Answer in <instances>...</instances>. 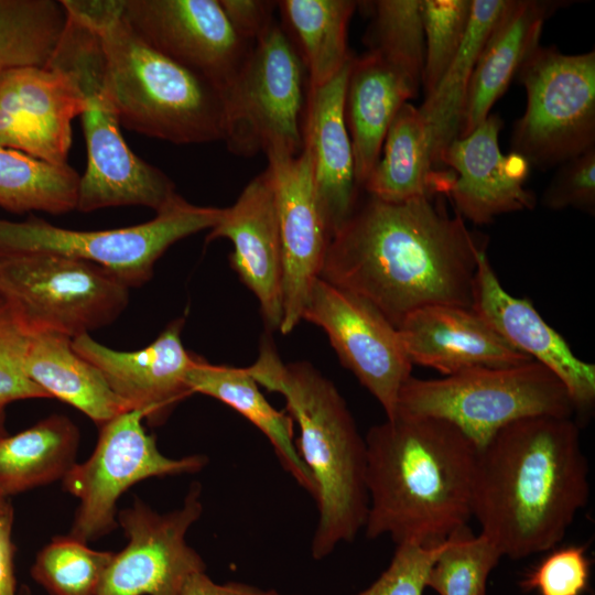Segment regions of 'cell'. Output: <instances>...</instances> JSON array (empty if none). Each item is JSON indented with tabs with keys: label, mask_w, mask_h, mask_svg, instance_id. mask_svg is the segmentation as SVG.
<instances>
[{
	"label": "cell",
	"mask_w": 595,
	"mask_h": 595,
	"mask_svg": "<svg viewBox=\"0 0 595 595\" xmlns=\"http://www.w3.org/2000/svg\"><path fill=\"white\" fill-rule=\"evenodd\" d=\"M232 244L229 262L256 295L266 325L280 329L283 307V255L272 178L269 170L255 176L236 202L223 208L206 240Z\"/></svg>",
	"instance_id": "cell-19"
},
{
	"label": "cell",
	"mask_w": 595,
	"mask_h": 595,
	"mask_svg": "<svg viewBox=\"0 0 595 595\" xmlns=\"http://www.w3.org/2000/svg\"><path fill=\"white\" fill-rule=\"evenodd\" d=\"M25 370L48 397L78 409L100 426L130 410L101 372L74 350L69 337L52 333L30 335Z\"/></svg>",
	"instance_id": "cell-28"
},
{
	"label": "cell",
	"mask_w": 595,
	"mask_h": 595,
	"mask_svg": "<svg viewBox=\"0 0 595 595\" xmlns=\"http://www.w3.org/2000/svg\"><path fill=\"white\" fill-rule=\"evenodd\" d=\"M541 203L552 210L572 207L594 215L595 147L560 164Z\"/></svg>",
	"instance_id": "cell-41"
},
{
	"label": "cell",
	"mask_w": 595,
	"mask_h": 595,
	"mask_svg": "<svg viewBox=\"0 0 595 595\" xmlns=\"http://www.w3.org/2000/svg\"><path fill=\"white\" fill-rule=\"evenodd\" d=\"M223 208L197 206L182 196L147 223L106 230H72L41 218L0 219V257L54 253L97 264L129 289L149 281L156 260L175 242L212 229Z\"/></svg>",
	"instance_id": "cell-10"
},
{
	"label": "cell",
	"mask_w": 595,
	"mask_h": 595,
	"mask_svg": "<svg viewBox=\"0 0 595 595\" xmlns=\"http://www.w3.org/2000/svg\"><path fill=\"white\" fill-rule=\"evenodd\" d=\"M397 411L445 420L480 450L515 421L541 415L573 418L576 409L562 381L531 360L509 367H475L437 379L411 376L400 390Z\"/></svg>",
	"instance_id": "cell-7"
},
{
	"label": "cell",
	"mask_w": 595,
	"mask_h": 595,
	"mask_svg": "<svg viewBox=\"0 0 595 595\" xmlns=\"http://www.w3.org/2000/svg\"><path fill=\"white\" fill-rule=\"evenodd\" d=\"M472 309L508 344L550 369L565 386L576 412L591 410L595 401V366L573 354L530 300L516 298L502 288L485 247L478 252Z\"/></svg>",
	"instance_id": "cell-20"
},
{
	"label": "cell",
	"mask_w": 595,
	"mask_h": 595,
	"mask_svg": "<svg viewBox=\"0 0 595 595\" xmlns=\"http://www.w3.org/2000/svg\"><path fill=\"white\" fill-rule=\"evenodd\" d=\"M186 383L192 393L212 397L252 423L271 443L281 466L315 498V482L295 448L293 419L271 405L246 367L213 365L195 357Z\"/></svg>",
	"instance_id": "cell-27"
},
{
	"label": "cell",
	"mask_w": 595,
	"mask_h": 595,
	"mask_svg": "<svg viewBox=\"0 0 595 595\" xmlns=\"http://www.w3.org/2000/svg\"><path fill=\"white\" fill-rule=\"evenodd\" d=\"M121 14L147 44L220 93L252 45L235 32L219 0H121Z\"/></svg>",
	"instance_id": "cell-15"
},
{
	"label": "cell",
	"mask_w": 595,
	"mask_h": 595,
	"mask_svg": "<svg viewBox=\"0 0 595 595\" xmlns=\"http://www.w3.org/2000/svg\"><path fill=\"white\" fill-rule=\"evenodd\" d=\"M184 318L171 322L147 347L109 348L89 334L72 339L74 350L93 364L130 410H140L151 425L165 421L173 408L193 394L186 374L194 363L182 343Z\"/></svg>",
	"instance_id": "cell-18"
},
{
	"label": "cell",
	"mask_w": 595,
	"mask_h": 595,
	"mask_svg": "<svg viewBox=\"0 0 595 595\" xmlns=\"http://www.w3.org/2000/svg\"><path fill=\"white\" fill-rule=\"evenodd\" d=\"M235 32L246 42L253 43L275 22L278 1L219 0Z\"/></svg>",
	"instance_id": "cell-42"
},
{
	"label": "cell",
	"mask_w": 595,
	"mask_h": 595,
	"mask_svg": "<svg viewBox=\"0 0 595 595\" xmlns=\"http://www.w3.org/2000/svg\"><path fill=\"white\" fill-rule=\"evenodd\" d=\"M588 498V464L573 418L520 419L478 450L472 517L502 556L558 547Z\"/></svg>",
	"instance_id": "cell-2"
},
{
	"label": "cell",
	"mask_w": 595,
	"mask_h": 595,
	"mask_svg": "<svg viewBox=\"0 0 595 595\" xmlns=\"http://www.w3.org/2000/svg\"><path fill=\"white\" fill-rule=\"evenodd\" d=\"M501 558L487 537L474 536L465 527L446 539L430 567L426 587L439 595H486L488 576Z\"/></svg>",
	"instance_id": "cell-36"
},
{
	"label": "cell",
	"mask_w": 595,
	"mask_h": 595,
	"mask_svg": "<svg viewBox=\"0 0 595 595\" xmlns=\"http://www.w3.org/2000/svg\"><path fill=\"white\" fill-rule=\"evenodd\" d=\"M445 541L436 545H422L415 541L397 544L388 567L355 595H423L430 567L444 549Z\"/></svg>",
	"instance_id": "cell-40"
},
{
	"label": "cell",
	"mask_w": 595,
	"mask_h": 595,
	"mask_svg": "<svg viewBox=\"0 0 595 595\" xmlns=\"http://www.w3.org/2000/svg\"><path fill=\"white\" fill-rule=\"evenodd\" d=\"M79 441L66 416L51 415L0 440V495L8 497L63 478L75 464Z\"/></svg>",
	"instance_id": "cell-31"
},
{
	"label": "cell",
	"mask_w": 595,
	"mask_h": 595,
	"mask_svg": "<svg viewBox=\"0 0 595 595\" xmlns=\"http://www.w3.org/2000/svg\"><path fill=\"white\" fill-rule=\"evenodd\" d=\"M283 255V307L280 332L291 333L314 282L320 278L331 235L322 215L306 149L298 155L267 153Z\"/></svg>",
	"instance_id": "cell-17"
},
{
	"label": "cell",
	"mask_w": 595,
	"mask_h": 595,
	"mask_svg": "<svg viewBox=\"0 0 595 595\" xmlns=\"http://www.w3.org/2000/svg\"><path fill=\"white\" fill-rule=\"evenodd\" d=\"M412 365L444 376L475 367H509L532 359L508 344L472 307L436 305L418 310L397 328Z\"/></svg>",
	"instance_id": "cell-22"
},
{
	"label": "cell",
	"mask_w": 595,
	"mask_h": 595,
	"mask_svg": "<svg viewBox=\"0 0 595 595\" xmlns=\"http://www.w3.org/2000/svg\"><path fill=\"white\" fill-rule=\"evenodd\" d=\"M507 3L508 0H472L470 20L459 51L419 108L430 138L433 169L444 166V154L458 138L477 58Z\"/></svg>",
	"instance_id": "cell-29"
},
{
	"label": "cell",
	"mask_w": 595,
	"mask_h": 595,
	"mask_svg": "<svg viewBox=\"0 0 595 595\" xmlns=\"http://www.w3.org/2000/svg\"><path fill=\"white\" fill-rule=\"evenodd\" d=\"M370 23L364 42L420 88L425 57L421 0L364 1Z\"/></svg>",
	"instance_id": "cell-34"
},
{
	"label": "cell",
	"mask_w": 595,
	"mask_h": 595,
	"mask_svg": "<svg viewBox=\"0 0 595 595\" xmlns=\"http://www.w3.org/2000/svg\"><path fill=\"white\" fill-rule=\"evenodd\" d=\"M6 407L0 405V440L8 435L7 429H6Z\"/></svg>",
	"instance_id": "cell-45"
},
{
	"label": "cell",
	"mask_w": 595,
	"mask_h": 595,
	"mask_svg": "<svg viewBox=\"0 0 595 595\" xmlns=\"http://www.w3.org/2000/svg\"><path fill=\"white\" fill-rule=\"evenodd\" d=\"M0 295L29 335L71 339L116 321L129 288L104 268L54 253L0 257Z\"/></svg>",
	"instance_id": "cell-9"
},
{
	"label": "cell",
	"mask_w": 595,
	"mask_h": 595,
	"mask_svg": "<svg viewBox=\"0 0 595 595\" xmlns=\"http://www.w3.org/2000/svg\"><path fill=\"white\" fill-rule=\"evenodd\" d=\"M454 178V172L434 171L425 122L419 108L405 102L393 118L380 158L361 190L383 202L402 203L447 196Z\"/></svg>",
	"instance_id": "cell-26"
},
{
	"label": "cell",
	"mask_w": 595,
	"mask_h": 595,
	"mask_svg": "<svg viewBox=\"0 0 595 595\" xmlns=\"http://www.w3.org/2000/svg\"><path fill=\"white\" fill-rule=\"evenodd\" d=\"M556 1L508 0L477 58L469 83L458 138L469 134L506 93L520 67L539 46Z\"/></svg>",
	"instance_id": "cell-24"
},
{
	"label": "cell",
	"mask_w": 595,
	"mask_h": 595,
	"mask_svg": "<svg viewBox=\"0 0 595 595\" xmlns=\"http://www.w3.org/2000/svg\"><path fill=\"white\" fill-rule=\"evenodd\" d=\"M246 369L260 387L284 398L298 423L295 448L316 485L318 521L311 552L322 560L365 526V437L336 386L307 361L285 364L269 338H262L257 360Z\"/></svg>",
	"instance_id": "cell-4"
},
{
	"label": "cell",
	"mask_w": 595,
	"mask_h": 595,
	"mask_svg": "<svg viewBox=\"0 0 595 595\" xmlns=\"http://www.w3.org/2000/svg\"><path fill=\"white\" fill-rule=\"evenodd\" d=\"M478 245L444 196L359 201L333 235L320 278L375 306L397 328L436 305L472 307Z\"/></svg>",
	"instance_id": "cell-1"
},
{
	"label": "cell",
	"mask_w": 595,
	"mask_h": 595,
	"mask_svg": "<svg viewBox=\"0 0 595 595\" xmlns=\"http://www.w3.org/2000/svg\"><path fill=\"white\" fill-rule=\"evenodd\" d=\"M98 37L106 86L121 127L174 144L224 140L219 89L147 44L126 22L121 0H62Z\"/></svg>",
	"instance_id": "cell-5"
},
{
	"label": "cell",
	"mask_w": 595,
	"mask_h": 595,
	"mask_svg": "<svg viewBox=\"0 0 595 595\" xmlns=\"http://www.w3.org/2000/svg\"><path fill=\"white\" fill-rule=\"evenodd\" d=\"M516 77L527 106L515 122L511 152L548 169L595 147L594 51L569 55L539 45Z\"/></svg>",
	"instance_id": "cell-11"
},
{
	"label": "cell",
	"mask_w": 595,
	"mask_h": 595,
	"mask_svg": "<svg viewBox=\"0 0 595 595\" xmlns=\"http://www.w3.org/2000/svg\"><path fill=\"white\" fill-rule=\"evenodd\" d=\"M143 420L142 411L128 410L102 424L90 457L75 463L62 478L64 488L79 500L69 536L87 543L110 532L118 523L119 497L138 482L196 473L207 464L204 455H163Z\"/></svg>",
	"instance_id": "cell-12"
},
{
	"label": "cell",
	"mask_w": 595,
	"mask_h": 595,
	"mask_svg": "<svg viewBox=\"0 0 595 595\" xmlns=\"http://www.w3.org/2000/svg\"><path fill=\"white\" fill-rule=\"evenodd\" d=\"M30 335L4 302L0 310V405L35 398H50L25 370Z\"/></svg>",
	"instance_id": "cell-39"
},
{
	"label": "cell",
	"mask_w": 595,
	"mask_h": 595,
	"mask_svg": "<svg viewBox=\"0 0 595 595\" xmlns=\"http://www.w3.org/2000/svg\"><path fill=\"white\" fill-rule=\"evenodd\" d=\"M472 0H421L425 40L422 74L424 96L433 91L465 39Z\"/></svg>",
	"instance_id": "cell-37"
},
{
	"label": "cell",
	"mask_w": 595,
	"mask_h": 595,
	"mask_svg": "<svg viewBox=\"0 0 595 595\" xmlns=\"http://www.w3.org/2000/svg\"><path fill=\"white\" fill-rule=\"evenodd\" d=\"M365 442L368 539L436 545L467 527L478 448L461 430L397 411Z\"/></svg>",
	"instance_id": "cell-3"
},
{
	"label": "cell",
	"mask_w": 595,
	"mask_h": 595,
	"mask_svg": "<svg viewBox=\"0 0 595 595\" xmlns=\"http://www.w3.org/2000/svg\"><path fill=\"white\" fill-rule=\"evenodd\" d=\"M85 107L75 80L56 66L2 72L0 145L51 164H68L72 121L82 116Z\"/></svg>",
	"instance_id": "cell-16"
},
{
	"label": "cell",
	"mask_w": 595,
	"mask_h": 595,
	"mask_svg": "<svg viewBox=\"0 0 595 595\" xmlns=\"http://www.w3.org/2000/svg\"><path fill=\"white\" fill-rule=\"evenodd\" d=\"M181 595H281L275 589H262L240 582L215 583L205 571L188 576Z\"/></svg>",
	"instance_id": "cell-43"
},
{
	"label": "cell",
	"mask_w": 595,
	"mask_h": 595,
	"mask_svg": "<svg viewBox=\"0 0 595 595\" xmlns=\"http://www.w3.org/2000/svg\"><path fill=\"white\" fill-rule=\"evenodd\" d=\"M11 505L8 502V499L0 495V515L9 510Z\"/></svg>",
	"instance_id": "cell-46"
},
{
	"label": "cell",
	"mask_w": 595,
	"mask_h": 595,
	"mask_svg": "<svg viewBox=\"0 0 595 595\" xmlns=\"http://www.w3.org/2000/svg\"><path fill=\"white\" fill-rule=\"evenodd\" d=\"M113 554L56 537L39 552L31 575L51 595H97Z\"/></svg>",
	"instance_id": "cell-35"
},
{
	"label": "cell",
	"mask_w": 595,
	"mask_h": 595,
	"mask_svg": "<svg viewBox=\"0 0 595 595\" xmlns=\"http://www.w3.org/2000/svg\"><path fill=\"white\" fill-rule=\"evenodd\" d=\"M21 595H31V593L29 592V589L24 588L22 591Z\"/></svg>",
	"instance_id": "cell-47"
},
{
	"label": "cell",
	"mask_w": 595,
	"mask_h": 595,
	"mask_svg": "<svg viewBox=\"0 0 595 595\" xmlns=\"http://www.w3.org/2000/svg\"><path fill=\"white\" fill-rule=\"evenodd\" d=\"M68 13V12H67ZM47 65L66 72L85 99L82 113L87 166L80 176L76 209L144 206L155 213L178 195L173 181L140 159L121 134V125L106 86L97 35L68 14L60 43Z\"/></svg>",
	"instance_id": "cell-6"
},
{
	"label": "cell",
	"mask_w": 595,
	"mask_h": 595,
	"mask_svg": "<svg viewBox=\"0 0 595 595\" xmlns=\"http://www.w3.org/2000/svg\"><path fill=\"white\" fill-rule=\"evenodd\" d=\"M302 320L324 329L343 366L391 418L413 367L397 327L369 302L322 278L311 289Z\"/></svg>",
	"instance_id": "cell-14"
},
{
	"label": "cell",
	"mask_w": 595,
	"mask_h": 595,
	"mask_svg": "<svg viewBox=\"0 0 595 595\" xmlns=\"http://www.w3.org/2000/svg\"><path fill=\"white\" fill-rule=\"evenodd\" d=\"M3 305H4V300H3L2 296L0 295V310L2 309Z\"/></svg>",
	"instance_id": "cell-48"
},
{
	"label": "cell",
	"mask_w": 595,
	"mask_h": 595,
	"mask_svg": "<svg viewBox=\"0 0 595 595\" xmlns=\"http://www.w3.org/2000/svg\"><path fill=\"white\" fill-rule=\"evenodd\" d=\"M13 509L0 515V595H15Z\"/></svg>",
	"instance_id": "cell-44"
},
{
	"label": "cell",
	"mask_w": 595,
	"mask_h": 595,
	"mask_svg": "<svg viewBox=\"0 0 595 595\" xmlns=\"http://www.w3.org/2000/svg\"><path fill=\"white\" fill-rule=\"evenodd\" d=\"M419 87L372 52L353 57L347 78L344 117L351 142L355 177L361 190L378 162L387 131Z\"/></svg>",
	"instance_id": "cell-25"
},
{
	"label": "cell",
	"mask_w": 595,
	"mask_h": 595,
	"mask_svg": "<svg viewBox=\"0 0 595 595\" xmlns=\"http://www.w3.org/2000/svg\"><path fill=\"white\" fill-rule=\"evenodd\" d=\"M67 21L62 0H0V73L46 66Z\"/></svg>",
	"instance_id": "cell-33"
},
{
	"label": "cell",
	"mask_w": 595,
	"mask_h": 595,
	"mask_svg": "<svg viewBox=\"0 0 595 595\" xmlns=\"http://www.w3.org/2000/svg\"><path fill=\"white\" fill-rule=\"evenodd\" d=\"M502 126L501 118L491 113L469 134L454 140L444 154L443 165L455 173L447 196L464 219L477 225L534 205L523 186L531 165L518 153L500 152Z\"/></svg>",
	"instance_id": "cell-21"
},
{
	"label": "cell",
	"mask_w": 595,
	"mask_h": 595,
	"mask_svg": "<svg viewBox=\"0 0 595 595\" xmlns=\"http://www.w3.org/2000/svg\"><path fill=\"white\" fill-rule=\"evenodd\" d=\"M201 495L194 483L183 505L170 512L158 513L139 499L118 512L128 543L113 554L97 595H181L188 576L206 569L186 542L203 512Z\"/></svg>",
	"instance_id": "cell-13"
},
{
	"label": "cell",
	"mask_w": 595,
	"mask_h": 595,
	"mask_svg": "<svg viewBox=\"0 0 595 595\" xmlns=\"http://www.w3.org/2000/svg\"><path fill=\"white\" fill-rule=\"evenodd\" d=\"M520 581L523 592L538 595H584L589 589L591 560L584 544L555 547Z\"/></svg>",
	"instance_id": "cell-38"
},
{
	"label": "cell",
	"mask_w": 595,
	"mask_h": 595,
	"mask_svg": "<svg viewBox=\"0 0 595 595\" xmlns=\"http://www.w3.org/2000/svg\"><path fill=\"white\" fill-rule=\"evenodd\" d=\"M358 7L353 0H281L282 26L304 64L309 89L333 79L354 57L348 26Z\"/></svg>",
	"instance_id": "cell-30"
},
{
	"label": "cell",
	"mask_w": 595,
	"mask_h": 595,
	"mask_svg": "<svg viewBox=\"0 0 595 595\" xmlns=\"http://www.w3.org/2000/svg\"><path fill=\"white\" fill-rule=\"evenodd\" d=\"M350 64L351 61L325 85L309 89L304 118L303 148L310 155L317 202L331 238L359 202L360 188L344 117Z\"/></svg>",
	"instance_id": "cell-23"
},
{
	"label": "cell",
	"mask_w": 595,
	"mask_h": 595,
	"mask_svg": "<svg viewBox=\"0 0 595 595\" xmlns=\"http://www.w3.org/2000/svg\"><path fill=\"white\" fill-rule=\"evenodd\" d=\"M80 175L0 145V207L15 214H64L76 209Z\"/></svg>",
	"instance_id": "cell-32"
},
{
	"label": "cell",
	"mask_w": 595,
	"mask_h": 595,
	"mask_svg": "<svg viewBox=\"0 0 595 595\" xmlns=\"http://www.w3.org/2000/svg\"><path fill=\"white\" fill-rule=\"evenodd\" d=\"M309 93L302 58L277 21L250 46L221 93L224 142L237 156L259 152L298 155Z\"/></svg>",
	"instance_id": "cell-8"
}]
</instances>
